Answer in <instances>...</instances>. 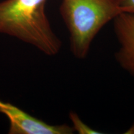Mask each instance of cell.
Here are the masks:
<instances>
[{
  "mask_svg": "<svg viewBox=\"0 0 134 134\" xmlns=\"http://www.w3.org/2000/svg\"><path fill=\"white\" fill-rule=\"evenodd\" d=\"M70 119L71 120L73 124V128L74 131L77 132V133L79 134H101L104 133L98 130H96L92 127H90L85 123L79 115L75 112L71 111L69 114Z\"/></svg>",
  "mask_w": 134,
  "mask_h": 134,
  "instance_id": "5b68a950",
  "label": "cell"
},
{
  "mask_svg": "<svg viewBox=\"0 0 134 134\" xmlns=\"http://www.w3.org/2000/svg\"><path fill=\"white\" fill-rule=\"evenodd\" d=\"M48 0H5L0 2V34L31 44L48 56L59 53L62 42L46 13Z\"/></svg>",
  "mask_w": 134,
  "mask_h": 134,
  "instance_id": "6da1fadb",
  "label": "cell"
},
{
  "mask_svg": "<svg viewBox=\"0 0 134 134\" xmlns=\"http://www.w3.org/2000/svg\"><path fill=\"white\" fill-rule=\"evenodd\" d=\"M0 113L9 120L10 134H72L75 132L69 125L48 124L13 104L1 100Z\"/></svg>",
  "mask_w": 134,
  "mask_h": 134,
  "instance_id": "3957f363",
  "label": "cell"
},
{
  "mask_svg": "<svg viewBox=\"0 0 134 134\" xmlns=\"http://www.w3.org/2000/svg\"><path fill=\"white\" fill-rule=\"evenodd\" d=\"M113 24L119 44L115 60L122 68L134 76V14L120 13L113 20Z\"/></svg>",
  "mask_w": 134,
  "mask_h": 134,
  "instance_id": "277c9868",
  "label": "cell"
},
{
  "mask_svg": "<svg viewBox=\"0 0 134 134\" xmlns=\"http://www.w3.org/2000/svg\"><path fill=\"white\" fill-rule=\"evenodd\" d=\"M126 133H134V124L130 127V129L127 130Z\"/></svg>",
  "mask_w": 134,
  "mask_h": 134,
  "instance_id": "52a82bcc",
  "label": "cell"
},
{
  "mask_svg": "<svg viewBox=\"0 0 134 134\" xmlns=\"http://www.w3.org/2000/svg\"><path fill=\"white\" fill-rule=\"evenodd\" d=\"M119 5L121 13L134 14V0H119Z\"/></svg>",
  "mask_w": 134,
  "mask_h": 134,
  "instance_id": "8992f818",
  "label": "cell"
},
{
  "mask_svg": "<svg viewBox=\"0 0 134 134\" xmlns=\"http://www.w3.org/2000/svg\"><path fill=\"white\" fill-rule=\"evenodd\" d=\"M60 12L69 33L70 50L78 59L86 57L99 32L121 13L119 0H62Z\"/></svg>",
  "mask_w": 134,
  "mask_h": 134,
  "instance_id": "7a4b0ae2",
  "label": "cell"
}]
</instances>
